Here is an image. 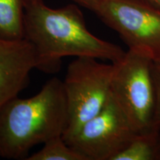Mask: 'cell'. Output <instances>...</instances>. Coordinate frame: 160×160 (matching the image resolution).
Masks as SVG:
<instances>
[{
  "label": "cell",
  "instance_id": "cell-1",
  "mask_svg": "<svg viewBox=\"0 0 160 160\" xmlns=\"http://www.w3.org/2000/svg\"><path fill=\"white\" fill-rule=\"evenodd\" d=\"M25 38L35 50L38 70L55 73L62 59L87 57L117 63L125 52L89 31L75 4L53 8L43 0H30L25 12Z\"/></svg>",
  "mask_w": 160,
  "mask_h": 160
},
{
  "label": "cell",
  "instance_id": "cell-11",
  "mask_svg": "<svg viewBox=\"0 0 160 160\" xmlns=\"http://www.w3.org/2000/svg\"><path fill=\"white\" fill-rule=\"evenodd\" d=\"M152 76H153L156 95L153 128L160 130V59L153 60L152 65Z\"/></svg>",
  "mask_w": 160,
  "mask_h": 160
},
{
  "label": "cell",
  "instance_id": "cell-4",
  "mask_svg": "<svg viewBox=\"0 0 160 160\" xmlns=\"http://www.w3.org/2000/svg\"><path fill=\"white\" fill-rule=\"evenodd\" d=\"M153 60L147 53L128 49L115 63L111 93L137 133L153 128L156 105Z\"/></svg>",
  "mask_w": 160,
  "mask_h": 160
},
{
  "label": "cell",
  "instance_id": "cell-12",
  "mask_svg": "<svg viewBox=\"0 0 160 160\" xmlns=\"http://www.w3.org/2000/svg\"><path fill=\"white\" fill-rule=\"evenodd\" d=\"M71 1H73L77 5L90 10L93 13L97 9L99 3V0H71Z\"/></svg>",
  "mask_w": 160,
  "mask_h": 160
},
{
  "label": "cell",
  "instance_id": "cell-6",
  "mask_svg": "<svg viewBox=\"0 0 160 160\" xmlns=\"http://www.w3.org/2000/svg\"><path fill=\"white\" fill-rule=\"evenodd\" d=\"M137 133L111 93L101 111L64 140L85 160H113Z\"/></svg>",
  "mask_w": 160,
  "mask_h": 160
},
{
  "label": "cell",
  "instance_id": "cell-9",
  "mask_svg": "<svg viewBox=\"0 0 160 160\" xmlns=\"http://www.w3.org/2000/svg\"><path fill=\"white\" fill-rule=\"evenodd\" d=\"M30 0H0V36L25 38V12Z\"/></svg>",
  "mask_w": 160,
  "mask_h": 160
},
{
  "label": "cell",
  "instance_id": "cell-3",
  "mask_svg": "<svg viewBox=\"0 0 160 160\" xmlns=\"http://www.w3.org/2000/svg\"><path fill=\"white\" fill-rule=\"evenodd\" d=\"M82 57L69 64L62 81L68 109V123L62 137L75 133L101 111L111 93L116 64Z\"/></svg>",
  "mask_w": 160,
  "mask_h": 160
},
{
  "label": "cell",
  "instance_id": "cell-7",
  "mask_svg": "<svg viewBox=\"0 0 160 160\" xmlns=\"http://www.w3.org/2000/svg\"><path fill=\"white\" fill-rule=\"evenodd\" d=\"M35 68L38 60L29 41L0 36V109L27 87L30 73Z\"/></svg>",
  "mask_w": 160,
  "mask_h": 160
},
{
  "label": "cell",
  "instance_id": "cell-8",
  "mask_svg": "<svg viewBox=\"0 0 160 160\" xmlns=\"http://www.w3.org/2000/svg\"><path fill=\"white\" fill-rule=\"evenodd\" d=\"M113 160H160V130L137 133Z\"/></svg>",
  "mask_w": 160,
  "mask_h": 160
},
{
  "label": "cell",
  "instance_id": "cell-2",
  "mask_svg": "<svg viewBox=\"0 0 160 160\" xmlns=\"http://www.w3.org/2000/svg\"><path fill=\"white\" fill-rule=\"evenodd\" d=\"M68 123L63 82L53 77L33 97L9 100L0 109V157L26 159L32 148L62 136Z\"/></svg>",
  "mask_w": 160,
  "mask_h": 160
},
{
  "label": "cell",
  "instance_id": "cell-5",
  "mask_svg": "<svg viewBox=\"0 0 160 160\" xmlns=\"http://www.w3.org/2000/svg\"><path fill=\"white\" fill-rule=\"evenodd\" d=\"M94 13L128 49L160 59V9L147 0H99Z\"/></svg>",
  "mask_w": 160,
  "mask_h": 160
},
{
  "label": "cell",
  "instance_id": "cell-13",
  "mask_svg": "<svg viewBox=\"0 0 160 160\" xmlns=\"http://www.w3.org/2000/svg\"><path fill=\"white\" fill-rule=\"evenodd\" d=\"M147 1L160 9V0H147Z\"/></svg>",
  "mask_w": 160,
  "mask_h": 160
},
{
  "label": "cell",
  "instance_id": "cell-10",
  "mask_svg": "<svg viewBox=\"0 0 160 160\" xmlns=\"http://www.w3.org/2000/svg\"><path fill=\"white\" fill-rule=\"evenodd\" d=\"M27 160H85L81 153L68 145L62 136H57L44 143L39 151L27 157Z\"/></svg>",
  "mask_w": 160,
  "mask_h": 160
}]
</instances>
